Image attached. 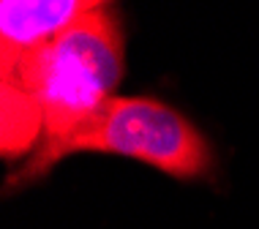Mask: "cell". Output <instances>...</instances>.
Instances as JSON below:
<instances>
[{"mask_svg":"<svg viewBox=\"0 0 259 229\" xmlns=\"http://www.w3.org/2000/svg\"><path fill=\"white\" fill-rule=\"evenodd\" d=\"M125 71L120 14L101 3L71 30L50 41L17 66L0 68V82L25 90L41 112L44 134L33 156L52 150L107 104Z\"/></svg>","mask_w":259,"mask_h":229,"instance_id":"obj_1","label":"cell"},{"mask_svg":"<svg viewBox=\"0 0 259 229\" xmlns=\"http://www.w3.org/2000/svg\"><path fill=\"white\" fill-rule=\"evenodd\" d=\"M0 112H3V156L6 158H30L36 153L44 123L41 112L25 90L0 82Z\"/></svg>","mask_w":259,"mask_h":229,"instance_id":"obj_4","label":"cell"},{"mask_svg":"<svg viewBox=\"0 0 259 229\" xmlns=\"http://www.w3.org/2000/svg\"><path fill=\"white\" fill-rule=\"evenodd\" d=\"M99 0H6L0 3V68L17 66L85 19Z\"/></svg>","mask_w":259,"mask_h":229,"instance_id":"obj_3","label":"cell"},{"mask_svg":"<svg viewBox=\"0 0 259 229\" xmlns=\"http://www.w3.org/2000/svg\"><path fill=\"white\" fill-rule=\"evenodd\" d=\"M79 153L131 158L175 180H199L213 166L207 140L183 112L148 96H112L60 145L27 158L11 183L38 180Z\"/></svg>","mask_w":259,"mask_h":229,"instance_id":"obj_2","label":"cell"}]
</instances>
